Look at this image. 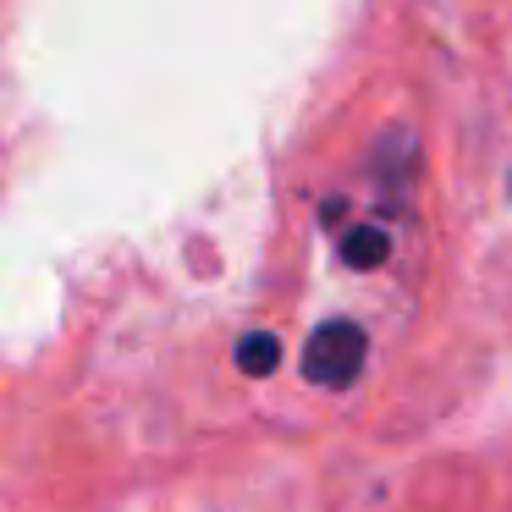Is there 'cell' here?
Returning a JSON list of instances; mask_svg holds the SVG:
<instances>
[{"label": "cell", "instance_id": "obj_1", "mask_svg": "<svg viewBox=\"0 0 512 512\" xmlns=\"http://www.w3.org/2000/svg\"><path fill=\"white\" fill-rule=\"evenodd\" d=\"M364 358H369V336L358 331L353 320H325L320 331L309 336V347H303V375H309L314 386L342 391L364 375Z\"/></svg>", "mask_w": 512, "mask_h": 512}, {"label": "cell", "instance_id": "obj_2", "mask_svg": "<svg viewBox=\"0 0 512 512\" xmlns=\"http://www.w3.org/2000/svg\"><path fill=\"white\" fill-rule=\"evenodd\" d=\"M391 259V237L380 232V226H347L342 232V265H353V270H375V265H386Z\"/></svg>", "mask_w": 512, "mask_h": 512}, {"label": "cell", "instance_id": "obj_3", "mask_svg": "<svg viewBox=\"0 0 512 512\" xmlns=\"http://www.w3.org/2000/svg\"><path fill=\"white\" fill-rule=\"evenodd\" d=\"M237 364L248 369V375H270V369L281 364V342L270 331H254V336H243L237 342Z\"/></svg>", "mask_w": 512, "mask_h": 512}]
</instances>
